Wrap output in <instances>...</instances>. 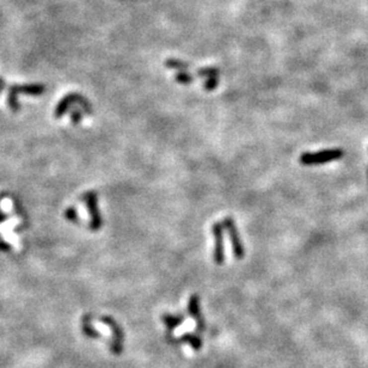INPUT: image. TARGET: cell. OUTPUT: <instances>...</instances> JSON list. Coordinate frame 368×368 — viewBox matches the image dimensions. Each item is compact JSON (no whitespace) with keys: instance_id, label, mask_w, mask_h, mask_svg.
Segmentation results:
<instances>
[{"instance_id":"7","label":"cell","mask_w":368,"mask_h":368,"mask_svg":"<svg viewBox=\"0 0 368 368\" xmlns=\"http://www.w3.org/2000/svg\"><path fill=\"white\" fill-rule=\"evenodd\" d=\"M188 312H189L190 316L196 320L197 331L202 332L205 330V320H203L201 310H200V299L199 295H196V294L190 296L189 304H188Z\"/></svg>"},{"instance_id":"19","label":"cell","mask_w":368,"mask_h":368,"mask_svg":"<svg viewBox=\"0 0 368 368\" xmlns=\"http://www.w3.org/2000/svg\"><path fill=\"white\" fill-rule=\"evenodd\" d=\"M4 87H5L4 80H2V79H0V90H2V89H4Z\"/></svg>"},{"instance_id":"13","label":"cell","mask_w":368,"mask_h":368,"mask_svg":"<svg viewBox=\"0 0 368 368\" xmlns=\"http://www.w3.org/2000/svg\"><path fill=\"white\" fill-rule=\"evenodd\" d=\"M166 66L170 67V69H175V70H181V71H185L189 67V65L187 63H183V61L179 60H169L166 61Z\"/></svg>"},{"instance_id":"1","label":"cell","mask_w":368,"mask_h":368,"mask_svg":"<svg viewBox=\"0 0 368 368\" xmlns=\"http://www.w3.org/2000/svg\"><path fill=\"white\" fill-rule=\"evenodd\" d=\"M343 157V151L340 148L334 149H323V151L314 152V153H302L300 155V163L302 165H319V164H325L329 161L337 160Z\"/></svg>"},{"instance_id":"9","label":"cell","mask_w":368,"mask_h":368,"mask_svg":"<svg viewBox=\"0 0 368 368\" xmlns=\"http://www.w3.org/2000/svg\"><path fill=\"white\" fill-rule=\"evenodd\" d=\"M161 320H163L164 324L166 325L167 330L169 331H172L173 329L177 328L178 325H181L182 323H183L184 318L182 314H178V316H172V314H163L161 316Z\"/></svg>"},{"instance_id":"5","label":"cell","mask_w":368,"mask_h":368,"mask_svg":"<svg viewBox=\"0 0 368 368\" xmlns=\"http://www.w3.org/2000/svg\"><path fill=\"white\" fill-rule=\"evenodd\" d=\"M212 233L216 239L214 246L213 261L218 266H222L225 263V245H223V225L222 222H216L212 226Z\"/></svg>"},{"instance_id":"3","label":"cell","mask_w":368,"mask_h":368,"mask_svg":"<svg viewBox=\"0 0 368 368\" xmlns=\"http://www.w3.org/2000/svg\"><path fill=\"white\" fill-rule=\"evenodd\" d=\"M84 202L91 218L90 229L91 231H98L103 225V219L98 207V196L95 191H89V193L85 194Z\"/></svg>"},{"instance_id":"10","label":"cell","mask_w":368,"mask_h":368,"mask_svg":"<svg viewBox=\"0 0 368 368\" xmlns=\"http://www.w3.org/2000/svg\"><path fill=\"white\" fill-rule=\"evenodd\" d=\"M179 342L189 343L191 346V348H193L194 350H199L202 347V340L197 336V335H194V334H185L183 335V336H181L179 340H176L173 343H179Z\"/></svg>"},{"instance_id":"12","label":"cell","mask_w":368,"mask_h":368,"mask_svg":"<svg viewBox=\"0 0 368 368\" xmlns=\"http://www.w3.org/2000/svg\"><path fill=\"white\" fill-rule=\"evenodd\" d=\"M175 79L179 84H190L191 81L194 80V76L189 74L188 72H185V71H182V72H179L178 74L175 76Z\"/></svg>"},{"instance_id":"8","label":"cell","mask_w":368,"mask_h":368,"mask_svg":"<svg viewBox=\"0 0 368 368\" xmlns=\"http://www.w3.org/2000/svg\"><path fill=\"white\" fill-rule=\"evenodd\" d=\"M11 90L13 91L14 93H25V95H42L45 92V86L43 85H38V84H32V85H22V86H12Z\"/></svg>"},{"instance_id":"15","label":"cell","mask_w":368,"mask_h":368,"mask_svg":"<svg viewBox=\"0 0 368 368\" xmlns=\"http://www.w3.org/2000/svg\"><path fill=\"white\" fill-rule=\"evenodd\" d=\"M65 217H66V219L71 220V221L78 223L79 220H80V218L78 217V213H76L75 208H69V210H66V212H65Z\"/></svg>"},{"instance_id":"14","label":"cell","mask_w":368,"mask_h":368,"mask_svg":"<svg viewBox=\"0 0 368 368\" xmlns=\"http://www.w3.org/2000/svg\"><path fill=\"white\" fill-rule=\"evenodd\" d=\"M218 84H219V79H218V76H210V78L205 81L203 86H205V89L207 91H212L216 89V87L218 86Z\"/></svg>"},{"instance_id":"20","label":"cell","mask_w":368,"mask_h":368,"mask_svg":"<svg viewBox=\"0 0 368 368\" xmlns=\"http://www.w3.org/2000/svg\"><path fill=\"white\" fill-rule=\"evenodd\" d=\"M367 172H368V170H367Z\"/></svg>"},{"instance_id":"17","label":"cell","mask_w":368,"mask_h":368,"mask_svg":"<svg viewBox=\"0 0 368 368\" xmlns=\"http://www.w3.org/2000/svg\"><path fill=\"white\" fill-rule=\"evenodd\" d=\"M81 116H83V113H81V110H79V109H75V110H73L72 113H71V119H72V122L74 123V125L80 122Z\"/></svg>"},{"instance_id":"16","label":"cell","mask_w":368,"mask_h":368,"mask_svg":"<svg viewBox=\"0 0 368 368\" xmlns=\"http://www.w3.org/2000/svg\"><path fill=\"white\" fill-rule=\"evenodd\" d=\"M199 75L200 76H218L219 75V70L218 69H205V70H200L199 71Z\"/></svg>"},{"instance_id":"18","label":"cell","mask_w":368,"mask_h":368,"mask_svg":"<svg viewBox=\"0 0 368 368\" xmlns=\"http://www.w3.org/2000/svg\"><path fill=\"white\" fill-rule=\"evenodd\" d=\"M1 208H2V210H4V211H6V212L11 211V208H12V203H11V201H10V200H8V199L2 200V202H1Z\"/></svg>"},{"instance_id":"11","label":"cell","mask_w":368,"mask_h":368,"mask_svg":"<svg viewBox=\"0 0 368 368\" xmlns=\"http://www.w3.org/2000/svg\"><path fill=\"white\" fill-rule=\"evenodd\" d=\"M91 316H85L83 318V322H81V326H83V332L86 335L87 337L91 338H99L102 337L101 332H98L97 330L93 329V326L91 325Z\"/></svg>"},{"instance_id":"4","label":"cell","mask_w":368,"mask_h":368,"mask_svg":"<svg viewBox=\"0 0 368 368\" xmlns=\"http://www.w3.org/2000/svg\"><path fill=\"white\" fill-rule=\"evenodd\" d=\"M73 103H79V105H80L81 109H83L84 111H86L87 114L92 113L91 104L84 98L83 96L78 95V93H71V95H67L66 97H65L63 101L58 104L57 109H55V117H57V119H60V117L63 116L67 110H69L70 107L73 104Z\"/></svg>"},{"instance_id":"2","label":"cell","mask_w":368,"mask_h":368,"mask_svg":"<svg viewBox=\"0 0 368 368\" xmlns=\"http://www.w3.org/2000/svg\"><path fill=\"white\" fill-rule=\"evenodd\" d=\"M222 225L223 228L227 231L229 240H231V245H232V250H233V255L237 260H241L245 256V249H244V244L243 240H241L239 232H238L237 226H235L234 220L232 218H225L222 220Z\"/></svg>"},{"instance_id":"6","label":"cell","mask_w":368,"mask_h":368,"mask_svg":"<svg viewBox=\"0 0 368 368\" xmlns=\"http://www.w3.org/2000/svg\"><path fill=\"white\" fill-rule=\"evenodd\" d=\"M99 320L103 324H107L110 328V330L113 331V341L110 342V350L113 354H120L122 352V343H123V331L120 328V325L117 324L116 320L113 317L109 316H103L99 318Z\"/></svg>"}]
</instances>
